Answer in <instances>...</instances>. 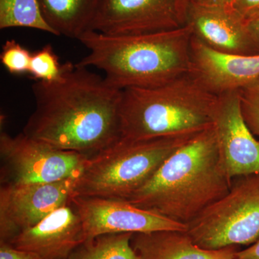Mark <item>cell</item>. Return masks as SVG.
<instances>
[{"mask_svg": "<svg viewBox=\"0 0 259 259\" xmlns=\"http://www.w3.org/2000/svg\"><path fill=\"white\" fill-rule=\"evenodd\" d=\"M62 69L59 81L32 85L35 110L22 133L91 157L120 139L122 90L89 68L67 61Z\"/></svg>", "mask_w": 259, "mask_h": 259, "instance_id": "cell-1", "label": "cell"}, {"mask_svg": "<svg viewBox=\"0 0 259 259\" xmlns=\"http://www.w3.org/2000/svg\"><path fill=\"white\" fill-rule=\"evenodd\" d=\"M232 181L220 157L212 125L172 153L142 187L124 199L187 226L224 197Z\"/></svg>", "mask_w": 259, "mask_h": 259, "instance_id": "cell-2", "label": "cell"}, {"mask_svg": "<svg viewBox=\"0 0 259 259\" xmlns=\"http://www.w3.org/2000/svg\"><path fill=\"white\" fill-rule=\"evenodd\" d=\"M192 34L188 26L133 35H107L89 30L79 40L89 54L76 64L96 68L121 90L161 86L191 71Z\"/></svg>", "mask_w": 259, "mask_h": 259, "instance_id": "cell-3", "label": "cell"}, {"mask_svg": "<svg viewBox=\"0 0 259 259\" xmlns=\"http://www.w3.org/2000/svg\"><path fill=\"white\" fill-rule=\"evenodd\" d=\"M219 95L189 73L151 88L122 90L120 139L197 134L213 125Z\"/></svg>", "mask_w": 259, "mask_h": 259, "instance_id": "cell-4", "label": "cell"}, {"mask_svg": "<svg viewBox=\"0 0 259 259\" xmlns=\"http://www.w3.org/2000/svg\"><path fill=\"white\" fill-rule=\"evenodd\" d=\"M197 134L120 139L88 158L73 195L127 198L153 176L172 153Z\"/></svg>", "mask_w": 259, "mask_h": 259, "instance_id": "cell-5", "label": "cell"}, {"mask_svg": "<svg viewBox=\"0 0 259 259\" xmlns=\"http://www.w3.org/2000/svg\"><path fill=\"white\" fill-rule=\"evenodd\" d=\"M185 232L204 249L255 243L259 239V173L233 179L229 192L187 224Z\"/></svg>", "mask_w": 259, "mask_h": 259, "instance_id": "cell-6", "label": "cell"}, {"mask_svg": "<svg viewBox=\"0 0 259 259\" xmlns=\"http://www.w3.org/2000/svg\"><path fill=\"white\" fill-rule=\"evenodd\" d=\"M1 185L51 183L78 178L90 156L62 151L21 133L0 136Z\"/></svg>", "mask_w": 259, "mask_h": 259, "instance_id": "cell-7", "label": "cell"}, {"mask_svg": "<svg viewBox=\"0 0 259 259\" xmlns=\"http://www.w3.org/2000/svg\"><path fill=\"white\" fill-rule=\"evenodd\" d=\"M192 0H104L91 30L107 35L171 31L187 26Z\"/></svg>", "mask_w": 259, "mask_h": 259, "instance_id": "cell-8", "label": "cell"}, {"mask_svg": "<svg viewBox=\"0 0 259 259\" xmlns=\"http://www.w3.org/2000/svg\"><path fill=\"white\" fill-rule=\"evenodd\" d=\"M69 203L79 214L83 241L115 233L187 231V226L141 208L125 199L72 195Z\"/></svg>", "mask_w": 259, "mask_h": 259, "instance_id": "cell-9", "label": "cell"}, {"mask_svg": "<svg viewBox=\"0 0 259 259\" xmlns=\"http://www.w3.org/2000/svg\"><path fill=\"white\" fill-rule=\"evenodd\" d=\"M77 178L25 185H1L0 242L9 243L69 202Z\"/></svg>", "mask_w": 259, "mask_h": 259, "instance_id": "cell-10", "label": "cell"}, {"mask_svg": "<svg viewBox=\"0 0 259 259\" xmlns=\"http://www.w3.org/2000/svg\"><path fill=\"white\" fill-rule=\"evenodd\" d=\"M219 96L213 127L227 175L233 180L259 173V141L245 122L238 90Z\"/></svg>", "mask_w": 259, "mask_h": 259, "instance_id": "cell-11", "label": "cell"}, {"mask_svg": "<svg viewBox=\"0 0 259 259\" xmlns=\"http://www.w3.org/2000/svg\"><path fill=\"white\" fill-rule=\"evenodd\" d=\"M187 25L194 38L218 52L239 56L259 54V45L250 33L246 20L232 7L192 3Z\"/></svg>", "mask_w": 259, "mask_h": 259, "instance_id": "cell-12", "label": "cell"}, {"mask_svg": "<svg viewBox=\"0 0 259 259\" xmlns=\"http://www.w3.org/2000/svg\"><path fill=\"white\" fill-rule=\"evenodd\" d=\"M83 242L81 220L69 202L20 232L9 243L42 259H65Z\"/></svg>", "mask_w": 259, "mask_h": 259, "instance_id": "cell-13", "label": "cell"}, {"mask_svg": "<svg viewBox=\"0 0 259 259\" xmlns=\"http://www.w3.org/2000/svg\"><path fill=\"white\" fill-rule=\"evenodd\" d=\"M131 244L140 259H235L238 250L237 246L204 249L185 231H177L134 233Z\"/></svg>", "mask_w": 259, "mask_h": 259, "instance_id": "cell-14", "label": "cell"}, {"mask_svg": "<svg viewBox=\"0 0 259 259\" xmlns=\"http://www.w3.org/2000/svg\"><path fill=\"white\" fill-rule=\"evenodd\" d=\"M104 0H37L42 17L56 35L79 40L92 25Z\"/></svg>", "mask_w": 259, "mask_h": 259, "instance_id": "cell-15", "label": "cell"}, {"mask_svg": "<svg viewBox=\"0 0 259 259\" xmlns=\"http://www.w3.org/2000/svg\"><path fill=\"white\" fill-rule=\"evenodd\" d=\"M134 233H115L88 240L65 259H140L131 244Z\"/></svg>", "mask_w": 259, "mask_h": 259, "instance_id": "cell-16", "label": "cell"}, {"mask_svg": "<svg viewBox=\"0 0 259 259\" xmlns=\"http://www.w3.org/2000/svg\"><path fill=\"white\" fill-rule=\"evenodd\" d=\"M36 29L56 35L42 17L37 0H0V28Z\"/></svg>", "mask_w": 259, "mask_h": 259, "instance_id": "cell-17", "label": "cell"}, {"mask_svg": "<svg viewBox=\"0 0 259 259\" xmlns=\"http://www.w3.org/2000/svg\"><path fill=\"white\" fill-rule=\"evenodd\" d=\"M29 74L36 81L54 82L62 77V64L50 44L32 53Z\"/></svg>", "mask_w": 259, "mask_h": 259, "instance_id": "cell-18", "label": "cell"}, {"mask_svg": "<svg viewBox=\"0 0 259 259\" xmlns=\"http://www.w3.org/2000/svg\"><path fill=\"white\" fill-rule=\"evenodd\" d=\"M238 91L245 122L252 134L259 138V77Z\"/></svg>", "mask_w": 259, "mask_h": 259, "instance_id": "cell-19", "label": "cell"}, {"mask_svg": "<svg viewBox=\"0 0 259 259\" xmlns=\"http://www.w3.org/2000/svg\"><path fill=\"white\" fill-rule=\"evenodd\" d=\"M31 56L16 40H8L3 46L0 60L10 74L20 75L29 72Z\"/></svg>", "mask_w": 259, "mask_h": 259, "instance_id": "cell-20", "label": "cell"}, {"mask_svg": "<svg viewBox=\"0 0 259 259\" xmlns=\"http://www.w3.org/2000/svg\"><path fill=\"white\" fill-rule=\"evenodd\" d=\"M0 259H42L37 253L15 248L9 243L0 242Z\"/></svg>", "mask_w": 259, "mask_h": 259, "instance_id": "cell-21", "label": "cell"}, {"mask_svg": "<svg viewBox=\"0 0 259 259\" xmlns=\"http://www.w3.org/2000/svg\"><path fill=\"white\" fill-rule=\"evenodd\" d=\"M231 7L246 21L259 14V0H234Z\"/></svg>", "mask_w": 259, "mask_h": 259, "instance_id": "cell-22", "label": "cell"}, {"mask_svg": "<svg viewBox=\"0 0 259 259\" xmlns=\"http://www.w3.org/2000/svg\"><path fill=\"white\" fill-rule=\"evenodd\" d=\"M235 259H259V239L248 248L238 250Z\"/></svg>", "mask_w": 259, "mask_h": 259, "instance_id": "cell-23", "label": "cell"}, {"mask_svg": "<svg viewBox=\"0 0 259 259\" xmlns=\"http://www.w3.org/2000/svg\"><path fill=\"white\" fill-rule=\"evenodd\" d=\"M234 0H192V3L201 6L231 7Z\"/></svg>", "mask_w": 259, "mask_h": 259, "instance_id": "cell-24", "label": "cell"}, {"mask_svg": "<svg viewBox=\"0 0 259 259\" xmlns=\"http://www.w3.org/2000/svg\"><path fill=\"white\" fill-rule=\"evenodd\" d=\"M246 22L250 33L252 34L255 41L259 45V14L253 17V18L247 20Z\"/></svg>", "mask_w": 259, "mask_h": 259, "instance_id": "cell-25", "label": "cell"}]
</instances>
